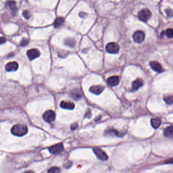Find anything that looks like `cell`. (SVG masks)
<instances>
[{
    "instance_id": "10",
    "label": "cell",
    "mask_w": 173,
    "mask_h": 173,
    "mask_svg": "<svg viewBox=\"0 0 173 173\" xmlns=\"http://www.w3.org/2000/svg\"><path fill=\"white\" fill-rule=\"evenodd\" d=\"M105 87L103 85H93L90 87L89 91L91 93H94L95 95H99L101 94L104 90Z\"/></svg>"
},
{
    "instance_id": "5",
    "label": "cell",
    "mask_w": 173,
    "mask_h": 173,
    "mask_svg": "<svg viewBox=\"0 0 173 173\" xmlns=\"http://www.w3.org/2000/svg\"><path fill=\"white\" fill-rule=\"evenodd\" d=\"M145 34L142 30H137L133 34V38L135 42L140 43L145 40Z\"/></svg>"
},
{
    "instance_id": "1",
    "label": "cell",
    "mask_w": 173,
    "mask_h": 173,
    "mask_svg": "<svg viewBox=\"0 0 173 173\" xmlns=\"http://www.w3.org/2000/svg\"><path fill=\"white\" fill-rule=\"evenodd\" d=\"M11 131L12 134L14 136L17 137H22L26 135L28 131V129L26 125L17 124L12 127Z\"/></svg>"
},
{
    "instance_id": "23",
    "label": "cell",
    "mask_w": 173,
    "mask_h": 173,
    "mask_svg": "<svg viewBox=\"0 0 173 173\" xmlns=\"http://www.w3.org/2000/svg\"><path fill=\"white\" fill-rule=\"evenodd\" d=\"M165 34L168 38H171L173 37V28H168L165 32Z\"/></svg>"
},
{
    "instance_id": "11",
    "label": "cell",
    "mask_w": 173,
    "mask_h": 173,
    "mask_svg": "<svg viewBox=\"0 0 173 173\" xmlns=\"http://www.w3.org/2000/svg\"><path fill=\"white\" fill-rule=\"evenodd\" d=\"M120 81L119 77L118 76H113L107 79V83L112 87L116 86L118 85Z\"/></svg>"
},
{
    "instance_id": "21",
    "label": "cell",
    "mask_w": 173,
    "mask_h": 173,
    "mask_svg": "<svg viewBox=\"0 0 173 173\" xmlns=\"http://www.w3.org/2000/svg\"><path fill=\"white\" fill-rule=\"evenodd\" d=\"M60 172L61 170L60 167H53L49 170L47 173H60Z\"/></svg>"
},
{
    "instance_id": "17",
    "label": "cell",
    "mask_w": 173,
    "mask_h": 173,
    "mask_svg": "<svg viewBox=\"0 0 173 173\" xmlns=\"http://www.w3.org/2000/svg\"><path fill=\"white\" fill-rule=\"evenodd\" d=\"M151 125L154 129H157L161 125V120L159 118H152L151 120Z\"/></svg>"
},
{
    "instance_id": "27",
    "label": "cell",
    "mask_w": 173,
    "mask_h": 173,
    "mask_svg": "<svg viewBox=\"0 0 173 173\" xmlns=\"http://www.w3.org/2000/svg\"><path fill=\"white\" fill-rule=\"evenodd\" d=\"M165 11L168 17H171L173 16V11L171 9H167Z\"/></svg>"
},
{
    "instance_id": "31",
    "label": "cell",
    "mask_w": 173,
    "mask_h": 173,
    "mask_svg": "<svg viewBox=\"0 0 173 173\" xmlns=\"http://www.w3.org/2000/svg\"><path fill=\"white\" fill-rule=\"evenodd\" d=\"M91 116V112L90 111H89L88 112H87L86 114V115H85V117H88V118H89Z\"/></svg>"
},
{
    "instance_id": "18",
    "label": "cell",
    "mask_w": 173,
    "mask_h": 173,
    "mask_svg": "<svg viewBox=\"0 0 173 173\" xmlns=\"http://www.w3.org/2000/svg\"><path fill=\"white\" fill-rule=\"evenodd\" d=\"M164 135L165 137L168 138H172L173 137V127H167L164 130Z\"/></svg>"
},
{
    "instance_id": "29",
    "label": "cell",
    "mask_w": 173,
    "mask_h": 173,
    "mask_svg": "<svg viewBox=\"0 0 173 173\" xmlns=\"http://www.w3.org/2000/svg\"><path fill=\"white\" fill-rule=\"evenodd\" d=\"M5 41H6V39L5 38L3 37H2L1 38V44H2L4 43L5 42Z\"/></svg>"
},
{
    "instance_id": "9",
    "label": "cell",
    "mask_w": 173,
    "mask_h": 173,
    "mask_svg": "<svg viewBox=\"0 0 173 173\" xmlns=\"http://www.w3.org/2000/svg\"><path fill=\"white\" fill-rule=\"evenodd\" d=\"M150 66L152 70L156 72L161 73L164 71L161 64L156 61H151L150 62Z\"/></svg>"
},
{
    "instance_id": "2",
    "label": "cell",
    "mask_w": 173,
    "mask_h": 173,
    "mask_svg": "<svg viewBox=\"0 0 173 173\" xmlns=\"http://www.w3.org/2000/svg\"><path fill=\"white\" fill-rule=\"evenodd\" d=\"M151 16V13L150 11L147 8L143 9L139 12L138 17L139 19L143 22H146L149 20V18Z\"/></svg>"
},
{
    "instance_id": "16",
    "label": "cell",
    "mask_w": 173,
    "mask_h": 173,
    "mask_svg": "<svg viewBox=\"0 0 173 173\" xmlns=\"http://www.w3.org/2000/svg\"><path fill=\"white\" fill-rule=\"evenodd\" d=\"M64 22V19L62 17H58L56 18L54 22V27L55 28H59L62 26Z\"/></svg>"
},
{
    "instance_id": "15",
    "label": "cell",
    "mask_w": 173,
    "mask_h": 173,
    "mask_svg": "<svg viewBox=\"0 0 173 173\" xmlns=\"http://www.w3.org/2000/svg\"><path fill=\"white\" fill-rule=\"evenodd\" d=\"M82 92L79 89H74L71 93V96L72 97L73 99L77 100L80 99L82 97Z\"/></svg>"
},
{
    "instance_id": "19",
    "label": "cell",
    "mask_w": 173,
    "mask_h": 173,
    "mask_svg": "<svg viewBox=\"0 0 173 173\" xmlns=\"http://www.w3.org/2000/svg\"><path fill=\"white\" fill-rule=\"evenodd\" d=\"M64 44L68 46L71 47H73L75 46V44L76 42L75 41L74 39L71 38L66 39L64 40Z\"/></svg>"
},
{
    "instance_id": "26",
    "label": "cell",
    "mask_w": 173,
    "mask_h": 173,
    "mask_svg": "<svg viewBox=\"0 0 173 173\" xmlns=\"http://www.w3.org/2000/svg\"><path fill=\"white\" fill-rule=\"evenodd\" d=\"M22 15L26 19H28V18H30V16H31L30 13L28 10L24 11L22 13Z\"/></svg>"
},
{
    "instance_id": "20",
    "label": "cell",
    "mask_w": 173,
    "mask_h": 173,
    "mask_svg": "<svg viewBox=\"0 0 173 173\" xmlns=\"http://www.w3.org/2000/svg\"><path fill=\"white\" fill-rule=\"evenodd\" d=\"M163 100L167 104L172 105L173 104V95H169L165 96L163 98Z\"/></svg>"
},
{
    "instance_id": "13",
    "label": "cell",
    "mask_w": 173,
    "mask_h": 173,
    "mask_svg": "<svg viewBox=\"0 0 173 173\" xmlns=\"http://www.w3.org/2000/svg\"><path fill=\"white\" fill-rule=\"evenodd\" d=\"M60 106L63 109L73 110L74 109L75 104L70 101H62L60 102Z\"/></svg>"
},
{
    "instance_id": "3",
    "label": "cell",
    "mask_w": 173,
    "mask_h": 173,
    "mask_svg": "<svg viewBox=\"0 0 173 173\" xmlns=\"http://www.w3.org/2000/svg\"><path fill=\"white\" fill-rule=\"evenodd\" d=\"M56 114L54 111L49 110L45 111L43 114V118L47 122H51L55 120Z\"/></svg>"
},
{
    "instance_id": "32",
    "label": "cell",
    "mask_w": 173,
    "mask_h": 173,
    "mask_svg": "<svg viewBox=\"0 0 173 173\" xmlns=\"http://www.w3.org/2000/svg\"><path fill=\"white\" fill-rule=\"evenodd\" d=\"M85 15H86L85 13L83 12H80V14H79V15H80V17H84V16H85Z\"/></svg>"
},
{
    "instance_id": "24",
    "label": "cell",
    "mask_w": 173,
    "mask_h": 173,
    "mask_svg": "<svg viewBox=\"0 0 173 173\" xmlns=\"http://www.w3.org/2000/svg\"><path fill=\"white\" fill-rule=\"evenodd\" d=\"M6 5L11 8V9L12 10L15 9V2H13V1H9L6 3Z\"/></svg>"
},
{
    "instance_id": "14",
    "label": "cell",
    "mask_w": 173,
    "mask_h": 173,
    "mask_svg": "<svg viewBox=\"0 0 173 173\" xmlns=\"http://www.w3.org/2000/svg\"><path fill=\"white\" fill-rule=\"evenodd\" d=\"M143 84H144V82L142 79H137L136 80L133 81V84H132L133 90L135 91L138 90L141 87L143 86Z\"/></svg>"
},
{
    "instance_id": "30",
    "label": "cell",
    "mask_w": 173,
    "mask_h": 173,
    "mask_svg": "<svg viewBox=\"0 0 173 173\" xmlns=\"http://www.w3.org/2000/svg\"><path fill=\"white\" fill-rule=\"evenodd\" d=\"M78 127V125L77 124V123H75V124H73V125L71 126V129H72V130H74L75 129H76L77 128V127Z\"/></svg>"
},
{
    "instance_id": "28",
    "label": "cell",
    "mask_w": 173,
    "mask_h": 173,
    "mask_svg": "<svg viewBox=\"0 0 173 173\" xmlns=\"http://www.w3.org/2000/svg\"><path fill=\"white\" fill-rule=\"evenodd\" d=\"M165 163H173V158H170V159L166 160Z\"/></svg>"
},
{
    "instance_id": "25",
    "label": "cell",
    "mask_w": 173,
    "mask_h": 173,
    "mask_svg": "<svg viewBox=\"0 0 173 173\" xmlns=\"http://www.w3.org/2000/svg\"><path fill=\"white\" fill-rule=\"evenodd\" d=\"M28 40L27 39L24 38L20 43V45L21 46H26L28 45Z\"/></svg>"
},
{
    "instance_id": "22",
    "label": "cell",
    "mask_w": 173,
    "mask_h": 173,
    "mask_svg": "<svg viewBox=\"0 0 173 173\" xmlns=\"http://www.w3.org/2000/svg\"><path fill=\"white\" fill-rule=\"evenodd\" d=\"M106 133L109 135H114V136H118L120 135L119 134L118 131L116 129H110L106 131Z\"/></svg>"
},
{
    "instance_id": "12",
    "label": "cell",
    "mask_w": 173,
    "mask_h": 173,
    "mask_svg": "<svg viewBox=\"0 0 173 173\" xmlns=\"http://www.w3.org/2000/svg\"><path fill=\"white\" fill-rule=\"evenodd\" d=\"M18 68V64L16 62H12L7 64L5 66L6 70L8 72L15 71Z\"/></svg>"
},
{
    "instance_id": "4",
    "label": "cell",
    "mask_w": 173,
    "mask_h": 173,
    "mask_svg": "<svg viewBox=\"0 0 173 173\" xmlns=\"http://www.w3.org/2000/svg\"><path fill=\"white\" fill-rule=\"evenodd\" d=\"M106 50L109 53L116 54L119 51V46L116 43H109L106 46Z\"/></svg>"
},
{
    "instance_id": "8",
    "label": "cell",
    "mask_w": 173,
    "mask_h": 173,
    "mask_svg": "<svg viewBox=\"0 0 173 173\" xmlns=\"http://www.w3.org/2000/svg\"><path fill=\"white\" fill-rule=\"evenodd\" d=\"M27 55L30 60H32L38 57L40 55V52L38 49L36 48L31 49L27 51Z\"/></svg>"
},
{
    "instance_id": "7",
    "label": "cell",
    "mask_w": 173,
    "mask_h": 173,
    "mask_svg": "<svg viewBox=\"0 0 173 173\" xmlns=\"http://www.w3.org/2000/svg\"><path fill=\"white\" fill-rule=\"evenodd\" d=\"M93 151L95 153V155H96L97 157L101 161H105L108 159V156L107 155V154L102 150L99 148H95L93 149Z\"/></svg>"
},
{
    "instance_id": "6",
    "label": "cell",
    "mask_w": 173,
    "mask_h": 173,
    "mask_svg": "<svg viewBox=\"0 0 173 173\" xmlns=\"http://www.w3.org/2000/svg\"><path fill=\"white\" fill-rule=\"evenodd\" d=\"M64 147L62 143H58L50 147L49 150L51 154H58L59 153H61L64 150Z\"/></svg>"
}]
</instances>
